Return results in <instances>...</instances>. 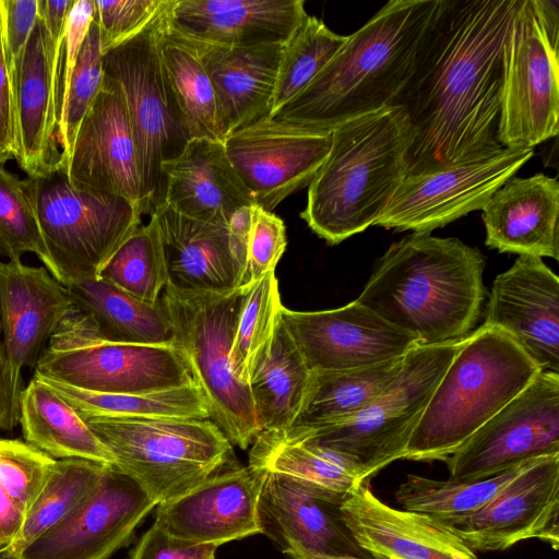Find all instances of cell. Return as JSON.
<instances>
[{
  "mask_svg": "<svg viewBox=\"0 0 559 559\" xmlns=\"http://www.w3.org/2000/svg\"><path fill=\"white\" fill-rule=\"evenodd\" d=\"M188 39L211 81L223 141L234 131L270 116L284 44L226 47Z\"/></svg>",
  "mask_w": 559,
  "mask_h": 559,
  "instance_id": "83f0119b",
  "label": "cell"
},
{
  "mask_svg": "<svg viewBox=\"0 0 559 559\" xmlns=\"http://www.w3.org/2000/svg\"><path fill=\"white\" fill-rule=\"evenodd\" d=\"M69 289L45 266L0 260V330L14 385L35 368L50 337L73 308Z\"/></svg>",
  "mask_w": 559,
  "mask_h": 559,
  "instance_id": "603a6c76",
  "label": "cell"
},
{
  "mask_svg": "<svg viewBox=\"0 0 559 559\" xmlns=\"http://www.w3.org/2000/svg\"><path fill=\"white\" fill-rule=\"evenodd\" d=\"M311 374L280 317L271 348L248 382L261 432L284 431L293 426L302 409Z\"/></svg>",
  "mask_w": 559,
  "mask_h": 559,
  "instance_id": "1f68e13d",
  "label": "cell"
},
{
  "mask_svg": "<svg viewBox=\"0 0 559 559\" xmlns=\"http://www.w3.org/2000/svg\"><path fill=\"white\" fill-rule=\"evenodd\" d=\"M533 156L532 147L503 148L492 156L405 176L374 225L430 234L481 210Z\"/></svg>",
  "mask_w": 559,
  "mask_h": 559,
  "instance_id": "5bb4252c",
  "label": "cell"
},
{
  "mask_svg": "<svg viewBox=\"0 0 559 559\" xmlns=\"http://www.w3.org/2000/svg\"><path fill=\"white\" fill-rule=\"evenodd\" d=\"M483 211L485 243L499 252L559 259V183L536 174L511 177Z\"/></svg>",
  "mask_w": 559,
  "mask_h": 559,
  "instance_id": "484cf974",
  "label": "cell"
},
{
  "mask_svg": "<svg viewBox=\"0 0 559 559\" xmlns=\"http://www.w3.org/2000/svg\"><path fill=\"white\" fill-rule=\"evenodd\" d=\"M211 559H215V557H212Z\"/></svg>",
  "mask_w": 559,
  "mask_h": 559,
  "instance_id": "680465c9",
  "label": "cell"
},
{
  "mask_svg": "<svg viewBox=\"0 0 559 559\" xmlns=\"http://www.w3.org/2000/svg\"><path fill=\"white\" fill-rule=\"evenodd\" d=\"M162 170L164 204L191 219L228 225L238 209L253 204L223 141L190 139L176 158L163 163Z\"/></svg>",
  "mask_w": 559,
  "mask_h": 559,
  "instance_id": "f1b7e54d",
  "label": "cell"
},
{
  "mask_svg": "<svg viewBox=\"0 0 559 559\" xmlns=\"http://www.w3.org/2000/svg\"><path fill=\"white\" fill-rule=\"evenodd\" d=\"M38 379L53 389L83 420L92 417L210 419L206 402L197 384L148 393L115 394Z\"/></svg>",
  "mask_w": 559,
  "mask_h": 559,
  "instance_id": "8d00e7d4",
  "label": "cell"
},
{
  "mask_svg": "<svg viewBox=\"0 0 559 559\" xmlns=\"http://www.w3.org/2000/svg\"><path fill=\"white\" fill-rule=\"evenodd\" d=\"M537 459L480 480H437L408 474L396 488L394 498L403 510L428 515L435 521L462 518L483 508Z\"/></svg>",
  "mask_w": 559,
  "mask_h": 559,
  "instance_id": "74e56055",
  "label": "cell"
},
{
  "mask_svg": "<svg viewBox=\"0 0 559 559\" xmlns=\"http://www.w3.org/2000/svg\"><path fill=\"white\" fill-rule=\"evenodd\" d=\"M251 205L238 209L228 222L229 242L233 254L245 275L247 247L250 230ZM243 281V278H242Z\"/></svg>",
  "mask_w": 559,
  "mask_h": 559,
  "instance_id": "db71d44e",
  "label": "cell"
},
{
  "mask_svg": "<svg viewBox=\"0 0 559 559\" xmlns=\"http://www.w3.org/2000/svg\"><path fill=\"white\" fill-rule=\"evenodd\" d=\"M467 548L501 551L532 538L559 548V454L542 456L468 515L436 521Z\"/></svg>",
  "mask_w": 559,
  "mask_h": 559,
  "instance_id": "e0dca14e",
  "label": "cell"
},
{
  "mask_svg": "<svg viewBox=\"0 0 559 559\" xmlns=\"http://www.w3.org/2000/svg\"><path fill=\"white\" fill-rule=\"evenodd\" d=\"M249 465L341 495H347L356 485L368 480L362 468L346 455L278 431H262L255 438L249 452Z\"/></svg>",
  "mask_w": 559,
  "mask_h": 559,
  "instance_id": "e575fe53",
  "label": "cell"
},
{
  "mask_svg": "<svg viewBox=\"0 0 559 559\" xmlns=\"http://www.w3.org/2000/svg\"><path fill=\"white\" fill-rule=\"evenodd\" d=\"M26 511L0 483V548L12 544L21 531Z\"/></svg>",
  "mask_w": 559,
  "mask_h": 559,
  "instance_id": "f5cc1de1",
  "label": "cell"
},
{
  "mask_svg": "<svg viewBox=\"0 0 559 559\" xmlns=\"http://www.w3.org/2000/svg\"><path fill=\"white\" fill-rule=\"evenodd\" d=\"M150 216L111 255L98 277L154 305L167 285V270L158 224Z\"/></svg>",
  "mask_w": 559,
  "mask_h": 559,
  "instance_id": "60d3db41",
  "label": "cell"
},
{
  "mask_svg": "<svg viewBox=\"0 0 559 559\" xmlns=\"http://www.w3.org/2000/svg\"><path fill=\"white\" fill-rule=\"evenodd\" d=\"M56 280L96 278L140 227L141 207L118 195L74 185L64 168L25 179Z\"/></svg>",
  "mask_w": 559,
  "mask_h": 559,
  "instance_id": "9c48e42d",
  "label": "cell"
},
{
  "mask_svg": "<svg viewBox=\"0 0 559 559\" xmlns=\"http://www.w3.org/2000/svg\"><path fill=\"white\" fill-rule=\"evenodd\" d=\"M64 169L74 185L124 198L144 214L132 127L121 92L105 75L81 121Z\"/></svg>",
  "mask_w": 559,
  "mask_h": 559,
  "instance_id": "44dd1931",
  "label": "cell"
},
{
  "mask_svg": "<svg viewBox=\"0 0 559 559\" xmlns=\"http://www.w3.org/2000/svg\"><path fill=\"white\" fill-rule=\"evenodd\" d=\"M559 131V50L550 45L532 0H521L504 44L498 140L532 147Z\"/></svg>",
  "mask_w": 559,
  "mask_h": 559,
  "instance_id": "7c38bea8",
  "label": "cell"
},
{
  "mask_svg": "<svg viewBox=\"0 0 559 559\" xmlns=\"http://www.w3.org/2000/svg\"><path fill=\"white\" fill-rule=\"evenodd\" d=\"M156 506L133 478L108 465L95 489L17 557L108 559L129 543L135 527Z\"/></svg>",
  "mask_w": 559,
  "mask_h": 559,
  "instance_id": "ac0fdd59",
  "label": "cell"
},
{
  "mask_svg": "<svg viewBox=\"0 0 559 559\" xmlns=\"http://www.w3.org/2000/svg\"><path fill=\"white\" fill-rule=\"evenodd\" d=\"M484 267L457 238L413 233L389 247L356 300L419 345L461 341L481 313Z\"/></svg>",
  "mask_w": 559,
  "mask_h": 559,
  "instance_id": "3957f363",
  "label": "cell"
},
{
  "mask_svg": "<svg viewBox=\"0 0 559 559\" xmlns=\"http://www.w3.org/2000/svg\"><path fill=\"white\" fill-rule=\"evenodd\" d=\"M341 509L355 540L374 559H477L430 516L382 502L368 480L346 495Z\"/></svg>",
  "mask_w": 559,
  "mask_h": 559,
  "instance_id": "cb8c5ba5",
  "label": "cell"
},
{
  "mask_svg": "<svg viewBox=\"0 0 559 559\" xmlns=\"http://www.w3.org/2000/svg\"><path fill=\"white\" fill-rule=\"evenodd\" d=\"M461 341L416 345L388 386L355 418L314 431H278L340 452L369 479L404 459L408 441Z\"/></svg>",
  "mask_w": 559,
  "mask_h": 559,
  "instance_id": "8fae6325",
  "label": "cell"
},
{
  "mask_svg": "<svg viewBox=\"0 0 559 559\" xmlns=\"http://www.w3.org/2000/svg\"><path fill=\"white\" fill-rule=\"evenodd\" d=\"M103 81L99 27L93 19L76 59L63 108L59 134L63 168L81 121L100 91Z\"/></svg>",
  "mask_w": 559,
  "mask_h": 559,
  "instance_id": "ee69618b",
  "label": "cell"
},
{
  "mask_svg": "<svg viewBox=\"0 0 559 559\" xmlns=\"http://www.w3.org/2000/svg\"><path fill=\"white\" fill-rule=\"evenodd\" d=\"M403 359L353 370L312 371L302 409L287 430L314 431L352 420L394 379Z\"/></svg>",
  "mask_w": 559,
  "mask_h": 559,
  "instance_id": "836d02e7",
  "label": "cell"
},
{
  "mask_svg": "<svg viewBox=\"0 0 559 559\" xmlns=\"http://www.w3.org/2000/svg\"><path fill=\"white\" fill-rule=\"evenodd\" d=\"M281 319L311 371L371 367L402 358L419 344L357 300L320 311L283 306Z\"/></svg>",
  "mask_w": 559,
  "mask_h": 559,
  "instance_id": "d6986e66",
  "label": "cell"
},
{
  "mask_svg": "<svg viewBox=\"0 0 559 559\" xmlns=\"http://www.w3.org/2000/svg\"><path fill=\"white\" fill-rule=\"evenodd\" d=\"M56 462L26 441L0 438V483L25 511L43 489Z\"/></svg>",
  "mask_w": 559,
  "mask_h": 559,
  "instance_id": "f6af8a7d",
  "label": "cell"
},
{
  "mask_svg": "<svg viewBox=\"0 0 559 559\" xmlns=\"http://www.w3.org/2000/svg\"><path fill=\"white\" fill-rule=\"evenodd\" d=\"M409 145L408 121L399 106L336 127L300 217L330 245L374 225L407 174Z\"/></svg>",
  "mask_w": 559,
  "mask_h": 559,
  "instance_id": "277c9868",
  "label": "cell"
},
{
  "mask_svg": "<svg viewBox=\"0 0 559 559\" xmlns=\"http://www.w3.org/2000/svg\"><path fill=\"white\" fill-rule=\"evenodd\" d=\"M216 548L215 545L175 538L154 522L128 559H211L215 557Z\"/></svg>",
  "mask_w": 559,
  "mask_h": 559,
  "instance_id": "681fc988",
  "label": "cell"
},
{
  "mask_svg": "<svg viewBox=\"0 0 559 559\" xmlns=\"http://www.w3.org/2000/svg\"><path fill=\"white\" fill-rule=\"evenodd\" d=\"M443 0H390L314 79L269 117L332 132L392 106L412 74L420 43Z\"/></svg>",
  "mask_w": 559,
  "mask_h": 559,
  "instance_id": "7a4b0ae2",
  "label": "cell"
},
{
  "mask_svg": "<svg viewBox=\"0 0 559 559\" xmlns=\"http://www.w3.org/2000/svg\"><path fill=\"white\" fill-rule=\"evenodd\" d=\"M521 0H443L392 106L411 130L407 174L492 156L504 44Z\"/></svg>",
  "mask_w": 559,
  "mask_h": 559,
  "instance_id": "6da1fadb",
  "label": "cell"
},
{
  "mask_svg": "<svg viewBox=\"0 0 559 559\" xmlns=\"http://www.w3.org/2000/svg\"><path fill=\"white\" fill-rule=\"evenodd\" d=\"M286 245L284 222L274 213L252 204L241 287L252 284L270 271H275Z\"/></svg>",
  "mask_w": 559,
  "mask_h": 559,
  "instance_id": "bcb514c9",
  "label": "cell"
},
{
  "mask_svg": "<svg viewBox=\"0 0 559 559\" xmlns=\"http://www.w3.org/2000/svg\"><path fill=\"white\" fill-rule=\"evenodd\" d=\"M0 251L9 260L34 253L55 277L25 180L0 165ZM56 278V277H55Z\"/></svg>",
  "mask_w": 559,
  "mask_h": 559,
  "instance_id": "7bdbcfd3",
  "label": "cell"
},
{
  "mask_svg": "<svg viewBox=\"0 0 559 559\" xmlns=\"http://www.w3.org/2000/svg\"><path fill=\"white\" fill-rule=\"evenodd\" d=\"M243 287L230 355L235 376L248 384L253 368L271 348L283 304L275 271Z\"/></svg>",
  "mask_w": 559,
  "mask_h": 559,
  "instance_id": "ab89813d",
  "label": "cell"
},
{
  "mask_svg": "<svg viewBox=\"0 0 559 559\" xmlns=\"http://www.w3.org/2000/svg\"><path fill=\"white\" fill-rule=\"evenodd\" d=\"M34 377L78 389L138 394L195 384L174 344L114 343L73 308L50 337Z\"/></svg>",
  "mask_w": 559,
  "mask_h": 559,
  "instance_id": "30bf717a",
  "label": "cell"
},
{
  "mask_svg": "<svg viewBox=\"0 0 559 559\" xmlns=\"http://www.w3.org/2000/svg\"><path fill=\"white\" fill-rule=\"evenodd\" d=\"M542 371L502 330L481 325L461 342L405 451L445 461Z\"/></svg>",
  "mask_w": 559,
  "mask_h": 559,
  "instance_id": "5b68a950",
  "label": "cell"
},
{
  "mask_svg": "<svg viewBox=\"0 0 559 559\" xmlns=\"http://www.w3.org/2000/svg\"><path fill=\"white\" fill-rule=\"evenodd\" d=\"M0 150L14 157L16 134L14 120V99L10 76L4 59L2 40V17L0 13Z\"/></svg>",
  "mask_w": 559,
  "mask_h": 559,
  "instance_id": "f907efd6",
  "label": "cell"
},
{
  "mask_svg": "<svg viewBox=\"0 0 559 559\" xmlns=\"http://www.w3.org/2000/svg\"><path fill=\"white\" fill-rule=\"evenodd\" d=\"M0 559H19V557L9 546H7L0 548Z\"/></svg>",
  "mask_w": 559,
  "mask_h": 559,
  "instance_id": "9f6ffc18",
  "label": "cell"
},
{
  "mask_svg": "<svg viewBox=\"0 0 559 559\" xmlns=\"http://www.w3.org/2000/svg\"><path fill=\"white\" fill-rule=\"evenodd\" d=\"M168 7L160 33L162 59L190 139L222 140L215 94L192 43L169 24Z\"/></svg>",
  "mask_w": 559,
  "mask_h": 559,
  "instance_id": "d590c367",
  "label": "cell"
},
{
  "mask_svg": "<svg viewBox=\"0 0 559 559\" xmlns=\"http://www.w3.org/2000/svg\"><path fill=\"white\" fill-rule=\"evenodd\" d=\"M19 423L25 441L56 460L116 464L111 451L75 409L36 377L21 393Z\"/></svg>",
  "mask_w": 559,
  "mask_h": 559,
  "instance_id": "4dcf8cb0",
  "label": "cell"
},
{
  "mask_svg": "<svg viewBox=\"0 0 559 559\" xmlns=\"http://www.w3.org/2000/svg\"><path fill=\"white\" fill-rule=\"evenodd\" d=\"M537 20L550 45L559 50V2L557 0H532Z\"/></svg>",
  "mask_w": 559,
  "mask_h": 559,
  "instance_id": "11a10c76",
  "label": "cell"
},
{
  "mask_svg": "<svg viewBox=\"0 0 559 559\" xmlns=\"http://www.w3.org/2000/svg\"><path fill=\"white\" fill-rule=\"evenodd\" d=\"M4 59L13 99L25 48L38 19V0H0Z\"/></svg>",
  "mask_w": 559,
  "mask_h": 559,
  "instance_id": "c3c4849f",
  "label": "cell"
},
{
  "mask_svg": "<svg viewBox=\"0 0 559 559\" xmlns=\"http://www.w3.org/2000/svg\"><path fill=\"white\" fill-rule=\"evenodd\" d=\"M346 39L347 36L332 32L318 17L308 15L283 45L271 114L306 87Z\"/></svg>",
  "mask_w": 559,
  "mask_h": 559,
  "instance_id": "b9f144b4",
  "label": "cell"
},
{
  "mask_svg": "<svg viewBox=\"0 0 559 559\" xmlns=\"http://www.w3.org/2000/svg\"><path fill=\"white\" fill-rule=\"evenodd\" d=\"M345 497L266 472L258 504L261 534L288 559H374L358 545L344 520Z\"/></svg>",
  "mask_w": 559,
  "mask_h": 559,
  "instance_id": "2e32d148",
  "label": "cell"
},
{
  "mask_svg": "<svg viewBox=\"0 0 559 559\" xmlns=\"http://www.w3.org/2000/svg\"><path fill=\"white\" fill-rule=\"evenodd\" d=\"M164 3L165 0H94L103 52L140 33Z\"/></svg>",
  "mask_w": 559,
  "mask_h": 559,
  "instance_id": "7dc6e473",
  "label": "cell"
},
{
  "mask_svg": "<svg viewBox=\"0 0 559 559\" xmlns=\"http://www.w3.org/2000/svg\"><path fill=\"white\" fill-rule=\"evenodd\" d=\"M157 221L167 285L180 292L228 294L242 285L243 273L230 249L228 226L183 216L166 204Z\"/></svg>",
  "mask_w": 559,
  "mask_h": 559,
  "instance_id": "4316f807",
  "label": "cell"
},
{
  "mask_svg": "<svg viewBox=\"0 0 559 559\" xmlns=\"http://www.w3.org/2000/svg\"><path fill=\"white\" fill-rule=\"evenodd\" d=\"M245 289L219 295L166 286L160 299L173 344L203 394L210 419L241 449L261 432L249 385L238 380L231 367V344Z\"/></svg>",
  "mask_w": 559,
  "mask_h": 559,
  "instance_id": "8992f818",
  "label": "cell"
},
{
  "mask_svg": "<svg viewBox=\"0 0 559 559\" xmlns=\"http://www.w3.org/2000/svg\"><path fill=\"white\" fill-rule=\"evenodd\" d=\"M226 155L253 204L272 210L310 185L332 145V132L264 116L224 139Z\"/></svg>",
  "mask_w": 559,
  "mask_h": 559,
  "instance_id": "9a60e30c",
  "label": "cell"
},
{
  "mask_svg": "<svg viewBox=\"0 0 559 559\" xmlns=\"http://www.w3.org/2000/svg\"><path fill=\"white\" fill-rule=\"evenodd\" d=\"M21 393L12 380L0 330V430L11 431L19 423Z\"/></svg>",
  "mask_w": 559,
  "mask_h": 559,
  "instance_id": "816d5d0a",
  "label": "cell"
},
{
  "mask_svg": "<svg viewBox=\"0 0 559 559\" xmlns=\"http://www.w3.org/2000/svg\"><path fill=\"white\" fill-rule=\"evenodd\" d=\"M53 45L41 16L28 38L16 92L14 158L28 177L63 168L53 111Z\"/></svg>",
  "mask_w": 559,
  "mask_h": 559,
  "instance_id": "f546056e",
  "label": "cell"
},
{
  "mask_svg": "<svg viewBox=\"0 0 559 559\" xmlns=\"http://www.w3.org/2000/svg\"><path fill=\"white\" fill-rule=\"evenodd\" d=\"M308 16L302 0H169L179 34L226 47L285 44Z\"/></svg>",
  "mask_w": 559,
  "mask_h": 559,
  "instance_id": "d4e9b609",
  "label": "cell"
},
{
  "mask_svg": "<svg viewBox=\"0 0 559 559\" xmlns=\"http://www.w3.org/2000/svg\"><path fill=\"white\" fill-rule=\"evenodd\" d=\"M266 472L250 465L218 471L158 503L155 523L193 544H222L261 534L258 504Z\"/></svg>",
  "mask_w": 559,
  "mask_h": 559,
  "instance_id": "ffe728a7",
  "label": "cell"
},
{
  "mask_svg": "<svg viewBox=\"0 0 559 559\" xmlns=\"http://www.w3.org/2000/svg\"><path fill=\"white\" fill-rule=\"evenodd\" d=\"M107 466L81 459L57 460L49 478L26 511L21 531L9 547L17 555L63 519L95 489Z\"/></svg>",
  "mask_w": 559,
  "mask_h": 559,
  "instance_id": "f35d334b",
  "label": "cell"
},
{
  "mask_svg": "<svg viewBox=\"0 0 559 559\" xmlns=\"http://www.w3.org/2000/svg\"><path fill=\"white\" fill-rule=\"evenodd\" d=\"M10 158H12L10 154L4 153L0 150V165H3Z\"/></svg>",
  "mask_w": 559,
  "mask_h": 559,
  "instance_id": "6f0895ef",
  "label": "cell"
},
{
  "mask_svg": "<svg viewBox=\"0 0 559 559\" xmlns=\"http://www.w3.org/2000/svg\"><path fill=\"white\" fill-rule=\"evenodd\" d=\"M552 454H559V373L539 371L444 462L450 479L469 481Z\"/></svg>",
  "mask_w": 559,
  "mask_h": 559,
  "instance_id": "4fadbf2b",
  "label": "cell"
},
{
  "mask_svg": "<svg viewBox=\"0 0 559 559\" xmlns=\"http://www.w3.org/2000/svg\"><path fill=\"white\" fill-rule=\"evenodd\" d=\"M484 325L506 332L542 371L559 373V278L542 258L519 255L495 278Z\"/></svg>",
  "mask_w": 559,
  "mask_h": 559,
  "instance_id": "7402d4cb",
  "label": "cell"
},
{
  "mask_svg": "<svg viewBox=\"0 0 559 559\" xmlns=\"http://www.w3.org/2000/svg\"><path fill=\"white\" fill-rule=\"evenodd\" d=\"M75 307L94 322L102 338L114 343L173 344V331L159 299L151 305L99 278L66 285Z\"/></svg>",
  "mask_w": 559,
  "mask_h": 559,
  "instance_id": "d6a6232c",
  "label": "cell"
},
{
  "mask_svg": "<svg viewBox=\"0 0 559 559\" xmlns=\"http://www.w3.org/2000/svg\"><path fill=\"white\" fill-rule=\"evenodd\" d=\"M168 0L136 35L103 52L104 75L122 94L138 152L144 214L165 203V162L189 141L159 48Z\"/></svg>",
  "mask_w": 559,
  "mask_h": 559,
  "instance_id": "ba28073f",
  "label": "cell"
},
{
  "mask_svg": "<svg viewBox=\"0 0 559 559\" xmlns=\"http://www.w3.org/2000/svg\"><path fill=\"white\" fill-rule=\"evenodd\" d=\"M111 451L116 466L157 504L217 473L233 445L211 419L92 417L84 420Z\"/></svg>",
  "mask_w": 559,
  "mask_h": 559,
  "instance_id": "52a82bcc",
  "label": "cell"
}]
</instances>
